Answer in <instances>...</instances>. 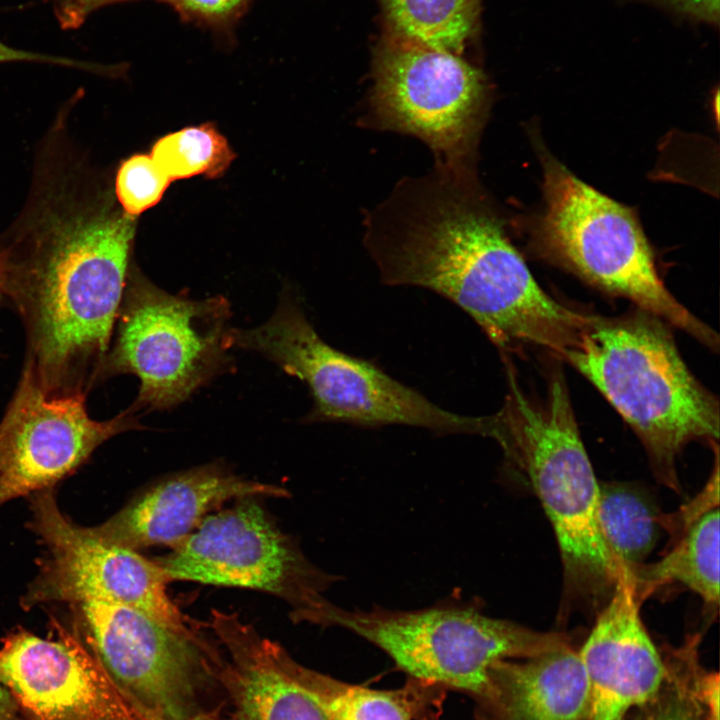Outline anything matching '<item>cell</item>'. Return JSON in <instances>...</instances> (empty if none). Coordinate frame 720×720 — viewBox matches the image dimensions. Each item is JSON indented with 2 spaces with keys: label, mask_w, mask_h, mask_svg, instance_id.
Segmentation results:
<instances>
[{
  "label": "cell",
  "mask_w": 720,
  "mask_h": 720,
  "mask_svg": "<svg viewBox=\"0 0 720 720\" xmlns=\"http://www.w3.org/2000/svg\"><path fill=\"white\" fill-rule=\"evenodd\" d=\"M136 217L93 181L31 188L0 240L2 292L25 332V369L49 397H87L100 384L128 271Z\"/></svg>",
  "instance_id": "6da1fadb"
},
{
  "label": "cell",
  "mask_w": 720,
  "mask_h": 720,
  "mask_svg": "<svg viewBox=\"0 0 720 720\" xmlns=\"http://www.w3.org/2000/svg\"><path fill=\"white\" fill-rule=\"evenodd\" d=\"M363 227L384 284L422 287L451 300L502 349L539 347L562 359L592 320L537 283L476 170L434 165L402 178L367 211Z\"/></svg>",
  "instance_id": "7a4b0ae2"
},
{
  "label": "cell",
  "mask_w": 720,
  "mask_h": 720,
  "mask_svg": "<svg viewBox=\"0 0 720 720\" xmlns=\"http://www.w3.org/2000/svg\"><path fill=\"white\" fill-rule=\"evenodd\" d=\"M489 437L525 475L553 528L563 570V606L596 608L610 597L617 564L598 525L599 482L582 442L567 385L555 375L544 399L528 396L509 372Z\"/></svg>",
  "instance_id": "3957f363"
},
{
  "label": "cell",
  "mask_w": 720,
  "mask_h": 720,
  "mask_svg": "<svg viewBox=\"0 0 720 720\" xmlns=\"http://www.w3.org/2000/svg\"><path fill=\"white\" fill-rule=\"evenodd\" d=\"M664 321L638 309L594 315L566 360L633 429L657 479L679 491L676 458L695 440L719 438L718 399L691 373Z\"/></svg>",
  "instance_id": "277c9868"
},
{
  "label": "cell",
  "mask_w": 720,
  "mask_h": 720,
  "mask_svg": "<svg viewBox=\"0 0 720 720\" xmlns=\"http://www.w3.org/2000/svg\"><path fill=\"white\" fill-rule=\"evenodd\" d=\"M545 209L534 232L538 251L606 292L675 326L712 350L719 338L660 278L651 246L632 210L543 158Z\"/></svg>",
  "instance_id": "5b68a950"
},
{
  "label": "cell",
  "mask_w": 720,
  "mask_h": 720,
  "mask_svg": "<svg viewBox=\"0 0 720 720\" xmlns=\"http://www.w3.org/2000/svg\"><path fill=\"white\" fill-rule=\"evenodd\" d=\"M232 346L262 354L304 381L313 408L305 422H344L361 426L408 425L437 433L487 437L488 416L449 412L380 368L327 344L289 294L272 316L252 329H234Z\"/></svg>",
  "instance_id": "8992f818"
},
{
  "label": "cell",
  "mask_w": 720,
  "mask_h": 720,
  "mask_svg": "<svg viewBox=\"0 0 720 720\" xmlns=\"http://www.w3.org/2000/svg\"><path fill=\"white\" fill-rule=\"evenodd\" d=\"M230 316L222 296L192 300L172 295L129 268L100 382L137 376L134 412L177 406L229 368Z\"/></svg>",
  "instance_id": "52a82bcc"
},
{
  "label": "cell",
  "mask_w": 720,
  "mask_h": 720,
  "mask_svg": "<svg viewBox=\"0 0 720 720\" xmlns=\"http://www.w3.org/2000/svg\"><path fill=\"white\" fill-rule=\"evenodd\" d=\"M315 624L348 630L385 652L409 678L471 698L482 692L496 662L571 643L563 632L536 631L465 606L348 610L328 601Z\"/></svg>",
  "instance_id": "ba28073f"
},
{
  "label": "cell",
  "mask_w": 720,
  "mask_h": 720,
  "mask_svg": "<svg viewBox=\"0 0 720 720\" xmlns=\"http://www.w3.org/2000/svg\"><path fill=\"white\" fill-rule=\"evenodd\" d=\"M489 106L487 81L478 68L459 55L398 37L375 58L360 122L418 138L435 166L472 171Z\"/></svg>",
  "instance_id": "9c48e42d"
},
{
  "label": "cell",
  "mask_w": 720,
  "mask_h": 720,
  "mask_svg": "<svg viewBox=\"0 0 720 720\" xmlns=\"http://www.w3.org/2000/svg\"><path fill=\"white\" fill-rule=\"evenodd\" d=\"M169 582L193 581L269 593L284 600L295 622H314L336 581L315 567L274 525L256 498L209 514L171 552L155 560Z\"/></svg>",
  "instance_id": "30bf717a"
},
{
  "label": "cell",
  "mask_w": 720,
  "mask_h": 720,
  "mask_svg": "<svg viewBox=\"0 0 720 720\" xmlns=\"http://www.w3.org/2000/svg\"><path fill=\"white\" fill-rule=\"evenodd\" d=\"M80 611L86 647L120 690L161 720L208 715L202 694L216 680L220 653L201 635L178 632L127 606L89 601Z\"/></svg>",
  "instance_id": "8fae6325"
},
{
  "label": "cell",
  "mask_w": 720,
  "mask_h": 720,
  "mask_svg": "<svg viewBox=\"0 0 720 720\" xmlns=\"http://www.w3.org/2000/svg\"><path fill=\"white\" fill-rule=\"evenodd\" d=\"M29 528L46 548L23 608L62 601L130 607L184 634H199L167 593L160 567L136 550L107 543L59 509L53 487L32 494Z\"/></svg>",
  "instance_id": "7c38bea8"
},
{
  "label": "cell",
  "mask_w": 720,
  "mask_h": 720,
  "mask_svg": "<svg viewBox=\"0 0 720 720\" xmlns=\"http://www.w3.org/2000/svg\"><path fill=\"white\" fill-rule=\"evenodd\" d=\"M135 429L143 427L130 408L111 419L95 420L86 397H49L22 369L0 421V507L54 487L105 441Z\"/></svg>",
  "instance_id": "4fadbf2b"
},
{
  "label": "cell",
  "mask_w": 720,
  "mask_h": 720,
  "mask_svg": "<svg viewBox=\"0 0 720 720\" xmlns=\"http://www.w3.org/2000/svg\"><path fill=\"white\" fill-rule=\"evenodd\" d=\"M57 628V640L24 629L3 639L0 683L19 720H154L120 690L76 630Z\"/></svg>",
  "instance_id": "5bb4252c"
},
{
  "label": "cell",
  "mask_w": 720,
  "mask_h": 720,
  "mask_svg": "<svg viewBox=\"0 0 720 720\" xmlns=\"http://www.w3.org/2000/svg\"><path fill=\"white\" fill-rule=\"evenodd\" d=\"M631 571L618 564L614 590L579 649L589 691L587 720H623L660 688L663 655L640 616Z\"/></svg>",
  "instance_id": "9a60e30c"
},
{
  "label": "cell",
  "mask_w": 720,
  "mask_h": 720,
  "mask_svg": "<svg viewBox=\"0 0 720 720\" xmlns=\"http://www.w3.org/2000/svg\"><path fill=\"white\" fill-rule=\"evenodd\" d=\"M209 626L224 649L216 679L226 695L225 720H328L305 666L234 613L213 610Z\"/></svg>",
  "instance_id": "2e32d148"
},
{
  "label": "cell",
  "mask_w": 720,
  "mask_h": 720,
  "mask_svg": "<svg viewBox=\"0 0 720 720\" xmlns=\"http://www.w3.org/2000/svg\"><path fill=\"white\" fill-rule=\"evenodd\" d=\"M288 495L283 487L246 480L211 464L158 483L105 522L88 528L99 539L132 550L158 545L172 549L227 501Z\"/></svg>",
  "instance_id": "e0dca14e"
},
{
  "label": "cell",
  "mask_w": 720,
  "mask_h": 720,
  "mask_svg": "<svg viewBox=\"0 0 720 720\" xmlns=\"http://www.w3.org/2000/svg\"><path fill=\"white\" fill-rule=\"evenodd\" d=\"M476 720H587L589 691L572 644L493 664L472 698Z\"/></svg>",
  "instance_id": "ac0fdd59"
},
{
  "label": "cell",
  "mask_w": 720,
  "mask_h": 720,
  "mask_svg": "<svg viewBox=\"0 0 720 720\" xmlns=\"http://www.w3.org/2000/svg\"><path fill=\"white\" fill-rule=\"evenodd\" d=\"M719 508L694 521L659 561L630 570L637 597L643 602L658 587L679 583L703 600L706 608L719 605Z\"/></svg>",
  "instance_id": "d6986e66"
},
{
  "label": "cell",
  "mask_w": 720,
  "mask_h": 720,
  "mask_svg": "<svg viewBox=\"0 0 720 720\" xmlns=\"http://www.w3.org/2000/svg\"><path fill=\"white\" fill-rule=\"evenodd\" d=\"M700 637L665 654V677L654 696L623 720H719V675L700 663Z\"/></svg>",
  "instance_id": "ffe728a7"
},
{
  "label": "cell",
  "mask_w": 720,
  "mask_h": 720,
  "mask_svg": "<svg viewBox=\"0 0 720 720\" xmlns=\"http://www.w3.org/2000/svg\"><path fill=\"white\" fill-rule=\"evenodd\" d=\"M305 677L321 700L328 720H420L439 702L443 691L412 678L398 689H372L307 667Z\"/></svg>",
  "instance_id": "44dd1931"
},
{
  "label": "cell",
  "mask_w": 720,
  "mask_h": 720,
  "mask_svg": "<svg viewBox=\"0 0 720 720\" xmlns=\"http://www.w3.org/2000/svg\"><path fill=\"white\" fill-rule=\"evenodd\" d=\"M663 516L640 488L623 482L599 484L598 525L616 564L632 570L644 563L664 528Z\"/></svg>",
  "instance_id": "7402d4cb"
},
{
  "label": "cell",
  "mask_w": 720,
  "mask_h": 720,
  "mask_svg": "<svg viewBox=\"0 0 720 720\" xmlns=\"http://www.w3.org/2000/svg\"><path fill=\"white\" fill-rule=\"evenodd\" d=\"M480 0H383L399 37L459 55L471 36Z\"/></svg>",
  "instance_id": "603a6c76"
},
{
  "label": "cell",
  "mask_w": 720,
  "mask_h": 720,
  "mask_svg": "<svg viewBox=\"0 0 720 720\" xmlns=\"http://www.w3.org/2000/svg\"><path fill=\"white\" fill-rule=\"evenodd\" d=\"M150 156L173 181L196 175L222 176L235 154L225 137L206 123L165 135L154 144Z\"/></svg>",
  "instance_id": "cb8c5ba5"
},
{
  "label": "cell",
  "mask_w": 720,
  "mask_h": 720,
  "mask_svg": "<svg viewBox=\"0 0 720 720\" xmlns=\"http://www.w3.org/2000/svg\"><path fill=\"white\" fill-rule=\"evenodd\" d=\"M171 182L150 155L135 154L121 162L115 194L122 210L136 217L156 205Z\"/></svg>",
  "instance_id": "d4e9b609"
},
{
  "label": "cell",
  "mask_w": 720,
  "mask_h": 720,
  "mask_svg": "<svg viewBox=\"0 0 720 720\" xmlns=\"http://www.w3.org/2000/svg\"><path fill=\"white\" fill-rule=\"evenodd\" d=\"M251 0H167L183 17L208 25L231 22Z\"/></svg>",
  "instance_id": "484cf974"
},
{
  "label": "cell",
  "mask_w": 720,
  "mask_h": 720,
  "mask_svg": "<svg viewBox=\"0 0 720 720\" xmlns=\"http://www.w3.org/2000/svg\"><path fill=\"white\" fill-rule=\"evenodd\" d=\"M122 1L128 0H58L55 14L63 28L74 29L81 26L88 16L99 8Z\"/></svg>",
  "instance_id": "4316f807"
},
{
  "label": "cell",
  "mask_w": 720,
  "mask_h": 720,
  "mask_svg": "<svg viewBox=\"0 0 720 720\" xmlns=\"http://www.w3.org/2000/svg\"><path fill=\"white\" fill-rule=\"evenodd\" d=\"M14 61L43 62V63H51V64H56V65L69 66V67H77V68H82V69H86V70H89L92 68V70H95L94 64L82 63V62L75 61V60H72L69 58L54 57V56L42 55V54L33 53V52H29V51L14 49L0 41V63L14 62Z\"/></svg>",
  "instance_id": "83f0119b"
},
{
  "label": "cell",
  "mask_w": 720,
  "mask_h": 720,
  "mask_svg": "<svg viewBox=\"0 0 720 720\" xmlns=\"http://www.w3.org/2000/svg\"><path fill=\"white\" fill-rule=\"evenodd\" d=\"M679 12L703 21L718 23L720 0H664Z\"/></svg>",
  "instance_id": "f1b7e54d"
},
{
  "label": "cell",
  "mask_w": 720,
  "mask_h": 720,
  "mask_svg": "<svg viewBox=\"0 0 720 720\" xmlns=\"http://www.w3.org/2000/svg\"><path fill=\"white\" fill-rule=\"evenodd\" d=\"M0 720H19L16 705L9 691L0 683Z\"/></svg>",
  "instance_id": "f546056e"
},
{
  "label": "cell",
  "mask_w": 720,
  "mask_h": 720,
  "mask_svg": "<svg viewBox=\"0 0 720 720\" xmlns=\"http://www.w3.org/2000/svg\"><path fill=\"white\" fill-rule=\"evenodd\" d=\"M154 720H161V719L154 718ZM191 720H214V718H213V714H209V715H204V716H198Z\"/></svg>",
  "instance_id": "4dcf8cb0"
},
{
  "label": "cell",
  "mask_w": 720,
  "mask_h": 720,
  "mask_svg": "<svg viewBox=\"0 0 720 720\" xmlns=\"http://www.w3.org/2000/svg\"><path fill=\"white\" fill-rule=\"evenodd\" d=\"M3 298H4V295H3V292H2V285H1V279H0V303H1V301L3 300Z\"/></svg>",
  "instance_id": "1f68e13d"
}]
</instances>
